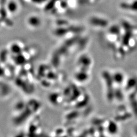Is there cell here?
I'll list each match as a JSON object with an SVG mask.
<instances>
[{
    "label": "cell",
    "instance_id": "1",
    "mask_svg": "<svg viewBox=\"0 0 137 137\" xmlns=\"http://www.w3.org/2000/svg\"><path fill=\"white\" fill-rule=\"evenodd\" d=\"M29 23L32 25L37 26L40 23V20L36 17H31L29 19Z\"/></svg>",
    "mask_w": 137,
    "mask_h": 137
},
{
    "label": "cell",
    "instance_id": "2",
    "mask_svg": "<svg viewBox=\"0 0 137 137\" xmlns=\"http://www.w3.org/2000/svg\"><path fill=\"white\" fill-rule=\"evenodd\" d=\"M8 8L10 12H15L17 9V5L15 2L12 1L9 3Z\"/></svg>",
    "mask_w": 137,
    "mask_h": 137
},
{
    "label": "cell",
    "instance_id": "3",
    "mask_svg": "<svg viewBox=\"0 0 137 137\" xmlns=\"http://www.w3.org/2000/svg\"><path fill=\"white\" fill-rule=\"evenodd\" d=\"M133 9L134 10H137V1H135L133 4V5H132V7Z\"/></svg>",
    "mask_w": 137,
    "mask_h": 137
},
{
    "label": "cell",
    "instance_id": "4",
    "mask_svg": "<svg viewBox=\"0 0 137 137\" xmlns=\"http://www.w3.org/2000/svg\"><path fill=\"white\" fill-rule=\"evenodd\" d=\"M33 1L36 3H42L44 1H45V0H33Z\"/></svg>",
    "mask_w": 137,
    "mask_h": 137
}]
</instances>
